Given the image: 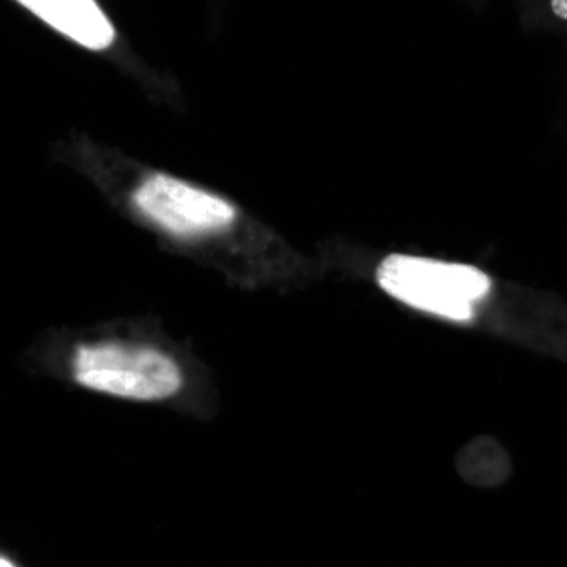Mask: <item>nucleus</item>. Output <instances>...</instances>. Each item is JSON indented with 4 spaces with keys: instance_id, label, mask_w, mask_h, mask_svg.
Instances as JSON below:
<instances>
[{
    "instance_id": "6",
    "label": "nucleus",
    "mask_w": 567,
    "mask_h": 567,
    "mask_svg": "<svg viewBox=\"0 0 567 567\" xmlns=\"http://www.w3.org/2000/svg\"><path fill=\"white\" fill-rule=\"evenodd\" d=\"M0 567H14V566H13V565H11V563L9 561V559L0 558Z\"/></svg>"
},
{
    "instance_id": "5",
    "label": "nucleus",
    "mask_w": 567,
    "mask_h": 567,
    "mask_svg": "<svg viewBox=\"0 0 567 567\" xmlns=\"http://www.w3.org/2000/svg\"><path fill=\"white\" fill-rule=\"evenodd\" d=\"M550 7L555 17L567 21V0H550Z\"/></svg>"
},
{
    "instance_id": "4",
    "label": "nucleus",
    "mask_w": 567,
    "mask_h": 567,
    "mask_svg": "<svg viewBox=\"0 0 567 567\" xmlns=\"http://www.w3.org/2000/svg\"><path fill=\"white\" fill-rule=\"evenodd\" d=\"M62 35L93 51L110 48L115 31L95 0H18Z\"/></svg>"
},
{
    "instance_id": "1",
    "label": "nucleus",
    "mask_w": 567,
    "mask_h": 567,
    "mask_svg": "<svg viewBox=\"0 0 567 567\" xmlns=\"http://www.w3.org/2000/svg\"><path fill=\"white\" fill-rule=\"evenodd\" d=\"M383 292L423 315L472 322L494 290L491 276L468 264L391 254L377 270Z\"/></svg>"
},
{
    "instance_id": "2",
    "label": "nucleus",
    "mask_w": 567,
    "mask_h": 567,
    "mask_svg": "<svg viewBox=\"0 0 567 567\" xmlns=\"http://www.w3.org/2000/svg\"><path fill=\"white\" fill-rule=\"evenodd\" d=\"M74 380L96 393L137 402L164 401L183 385L181 368L169 354L117 342L81 347Z\"/></svg>"
},
{
    "instance_id": "3",
    "label": "nucleus",
    "mask_w": 567,
    "mask_h": 567,
    "mask_svg": "<svg viewBox=\"0 0 567 567\" xmlns=\"http://www.w3.org/2000/svg\"><path fill=\"white\" fill-rule=\"evenodd\" d=\"M134 200L148 218L177 235L226 229L237 216L233 205L221 197L167 175L147 178Z\"/></svg>"
}]
</instances>
